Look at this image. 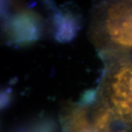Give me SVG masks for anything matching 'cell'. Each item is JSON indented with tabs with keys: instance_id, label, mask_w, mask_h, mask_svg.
I'll use <instances>...</instances> for the list:
<instances>
[{
	"instance_id": "6da1fadb",
	"label": "cell",
	"mask_w": 132,
	"mask_h": 132,
	"mask_svg": "<svg viewBox=\"0 0 132 132\" xmlns=\"http://www.w3.org/2000/svg\"><path fill=\"white\" fill-rule=\"evenodd\" d=\"M89 35L104 61L132 52V2L98 3L93 11Z\"/></svg>"
},
{
	"instance_id": "7a4b0ae2",
	"label": "cell",
	"mask_w": 132,
	"mask_h": 132,
	"mask_svg": "<svg viewBox=\"0 0 132 132\" xmlns=\"http://www.w3.org/2000/svg\"><path fill=\"white\" fill-rule=\"evenodd\" d=\"M105 62L96 101L108 109L117 123L132 127V60L126 57Z\"/></svg>"
},
{
	"instance_id": "3957f363",
	"label": "cell",
	"mask_w": 132,
	"mask_h": 132,
	"mask_svg": "<svg viewBox=\"0 0 132 132\" xmlns=\"http://www.w3.org/2000/svg\"><path fill=\"white\" fill-rule=\"evenodd\" d=\"M39 16L32 11H19L13 14L7 24L10 39L15 43H27L39 38L40 34Z\"/></svg>"
},
{
	"instance_id": "277c9868",
	"label": "cell",
	"mask_w": 132,
	"mask_h": 132,
	"mask_svg": "<svg viewBox=\"0 0 132 132\" xmlns=\"http://www.w3.org/2000/svg\"><path fill=\"white\" fill-rule=\"evenodd\" d=\"M61 116L65 132H95L91 108L87 105H68L62 109Z\"/></svg>"
},
{
	"instance_id": "5b68a950",
	"label": "cell",
	"mask_w": 132,
	"mask_h": 132,
	"mask_svg": "<svg viewBox=\"0 0 132 132\" xmlns=\"http://www.w3.org/2000/svg\"><path fill=\"white\" fill-rule=\"evenodd\" d=\"M55 37L60 42L69 41L74 37L77 25L75 20L68 13H60L54 17Z\"/></svg>"
},
{
	"instance_id": "8992f818",
	"label": "cell",
	"mask_w": 132,
	"mask_h": 132,
	"mask_svg": "<svg viewBox=\"0 0 132 132\" xmlns=\"http://www.w3.org/2000/svg\"><path fill=\"white\" fill-rule=\"evenodd\" d=\"M110 129H111V128H110ZM110 129H109V131L107 132H127V131H110Z\"/></svg>"
}]
</instances>
